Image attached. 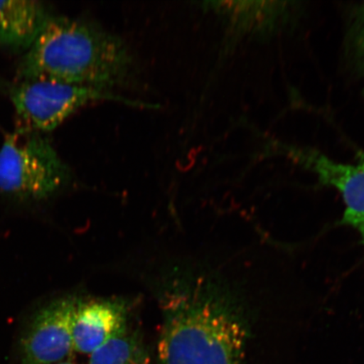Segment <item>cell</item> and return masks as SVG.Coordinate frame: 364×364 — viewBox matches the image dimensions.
<instances>
[{
    "label": "cell",
    "instance_id": "cell-1",
    "mask_svg": "<svg viewBox=\"0 0 364 364\" xmlns=\"http://www.w3.org/2000/svg\"><path fill=\"white\" fill-rule=\"evenodd\" d=\"M158 364H241L248 326L237 303L210 283L166 296Z\"/></svg>",
    "mask_w": 364,
    "mask_h": 364
},
{
    "label": "cell",
    "instance_id": "cell-2",
    "mask_svg": "<svg viewBox=\"0 0 364 364\" xmlns=\"http://www.w3.org/2000/svg\"><path fill=\"white\" fill-rule=\"evenodd\" d=\"M134 59L126 43L93 22L48 18L22 58L21 81L53 80L110 90L131 79Z\"/></svg>",
    "mask_w": 364,
    "mask_h": 364
},
{
    "label": "cell",
    "instance_id": "cell-3",
    "mask_svg": "<svg viewBox=\"0 0 364 364\" xmlns=\"http://www.w3.org/2000/svg\"><path fill=\"white\" fill-rule=\"evenodd\" d=\"M68 170L53 144L36 132L17 130L0 148V193L43 200L60 189Z\"/></svg>",
    "mask_w": 364,
    "mask_h": 364
},
{
    "label": "cell",
    "instance_id": "cell-4",
    "mask_svg": "<svg viewBox=\"0 0 364 364\" xmlns=\"http://www.w3.org/2000/svg\"><path fill=\"white\" fill-rule=\"evenodd\" d=\"M11 97L21 122L19 130L40 134L55 129L73 113L93 102L112 101L133 107H154L110 90L53 80L21 81L11 90Z\"/></svg>",
    "mask_w": 364,
    "mask_h": 364
},
{
    "label": "cell",
    "instance_id": "cell-5",
    "mask_svg": "<svg viewBox=\"0 0 364 364\" xmlns=\"http://www.w3.org/2000/svg\"><path fill=\"white\" fill-rule=\"evenodd\" d=\"M78 302L74 298L53 300L35 314L23 334L22 364H57L74 351L72 322Z\"/></svg>",
    "mask_w": 364,
    "mask_h": 364
},
{
    "label": "cell",
    "instance_id": "cell-6",
    "mask_svg": "<svg viewBox=\"0 0 364 364\" xmlns=\"http://www.w3.org/2000/svg\"><path fill=\"white\" fill-rule=\"evenodd\" d=\"M284 148L287 156L315 173L323 184L338 190L346 207L341 223L358 230L364 244V153L356 163L343 164L316 150Z\"/></svg>",
    "mask_w": 364,
    "mask_h": 364
},
{
    "label": "cell",
    "instance_id": "cell-7",
    "mask_svg": "<svg viewBox=\"0 0 364 364\" xmlns=\"http://www.w3.org/2000/svg\"><path fill=\"white\" fill-rule=\"evenodd\" d=\"M125 331L127 311L124 304L108 300L79 303L72 322L74 351L90 355Z\"/></svg>",
    "mask_w": 364,
    "mask_h": 364
},
{
    "label": "cell",
    "instance_id": "cell-8",
    "mask_svg": "<svg viewBox=\"0 0 364 364\" xmlns=\"http://www.w3.org/2000/svg\"><path fill=\"white\" fill-rule=\"evenodd\" d=\"M51 15L43 2L0 1V47L26 52Z\"/></svg>",
    "mask_w": 364,
    "mask_h": 364
},
{
    "label": "cell",
    "instance_id": "cell-9",
    "mask_svg": "<svg viewBox=\"0 0 364 364\" xmlns=\"http://www.w3.org/2000/svg\"><path fill=\"white\" fill-rule=\"evenodd\" d=\"M89 364H149L146 350L127 330L90 354Z\"/></svg>",
    "mask_w": 364,
    "mask_h": 364
},
{
    "label": "cell",
    "instance_id": "cell-10",
    "mask_svg": "<svg viewBox=\"0 0 364 364\" xmlns=\"http://www.w3.org/2000/svg\"><path fill=\"white\" fill-rule=\"evenodd\" d=\"M351 48L355 58L364 68V6L354 14L351 27Z\"/></svg>",
    "mask_w": 364,
    "mask_h": 364
},
{
    "label": "cell",
    "instance_id": "cell-11",
    "mask_svg": "<svg viewBox=\"0 0 364 364\" xmlns=\"http://www.w3.org/2000/svg\"><path fill=\"white\" fill-rule=\"evenodd\" d=\"M57 364H76V363L70 362V361L65 360V361H63L61 363H58Z\"/></svg>",
    "mask_w": 364,
    "mask_h": 364
}]
</instances>
